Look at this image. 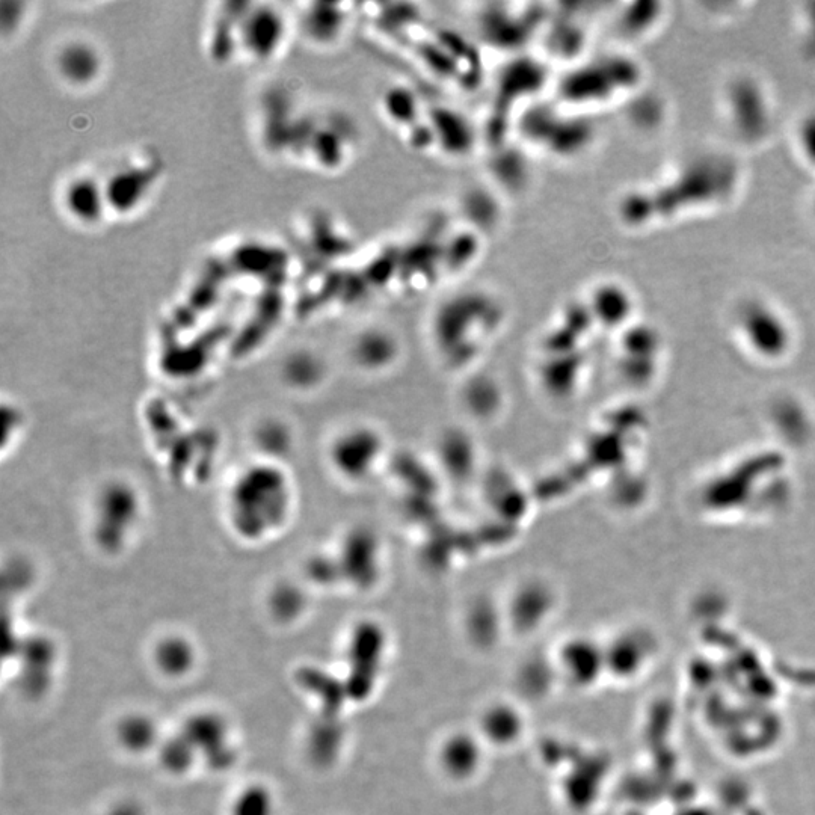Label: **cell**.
Listing matches in <instances>:
<instances>
[{
	"label": "cell",
	"instance_id": "1",
	"mask_svg": "<svg viewBox=\"0 0 815 815\" xmlns=\"http://www.w3.org/2000/svg\"><path fill=\"white\" fill-rule=\"evenodd\" d=\"M293 509L292 479L275 459L260 458L243 467L225 493V523L243 544L275 541L289 527Z\"/></svg>",
	"mask_w": 815,
	"mask_h": 815
},
{
	"label": "cell",
	"instance_id": "2",
	"mask_svg": "<svg viewBox=\"0 0 815 815\" xmlns=\"http://www.w3.org/2000/svg\"><path fill=\"white\" fill-rule=\"evenodd\" d=\"M142 520L144 502L138 489L126 480H111L91 505V538L105 553H120L132 544Z\"/></svg>",
	"mask_w": 815,
	"mask_h": 815
},
{
	"label": "cell",
	"instance_id": "6",
	"mask_svg": "<svg viewBox=\"0 0 815 815\" xmlns=\"http://www.w3.org/2000/svg\"><path fill=\"white\" fill-rule=\"evenodd\" d=\"M105 192L91 179H77L68 186L65 204L77 221L94 224L99 221L105 204Z\"/></svg>",
	"mask_w": 815,
	"mask_h": 815
},
{
	"label": "cell",
	"instance_id": "3",
	"mask_svg": "<svg viewBox=\"0 0 815 815\" xmlns=\"http://www.w3.org/2000/svg\"><path fill=\"white\" fill-rule=\"evenodd\" d=\"M242 43L245 49L259 59L269 58L277 52L284 35V20L271 7H257L243 17Z\"/></svg>",
	"mask_w": 815,
	"mask_h": 815
},
{
	"label": "cell",
	"instance_id": "5",
	"mask_svg": "<svg viewBox=\"0 0 815 815\" xmlns=\"http://www.w3.org/2000/svg\"><path fill=\"white\" fill-rule=\"evenodd\" d=\"M58 67L62 77L71 84H90L99 74L100 58L88 44L71 43L59 55Z\"/></svg>",
	"mask_w": 815,
	"mask_h": 815
},
{
	"label": "cell",
	"instance_id": "4",
	"mask_svg": "<svg viewBox=\"0 0 815 815\" xmlns=\"http://www.w3.org/2000/svg\"><path fill=\"white\" fill-rule=\"evenodd\" d=\"M159 165L144 168H129L112 177L106 186V203L117 212H129L142 200L159 176Z\"/></svg>",
	"mask_w": 815,
	"mask_h": 815
}]
</instances>
